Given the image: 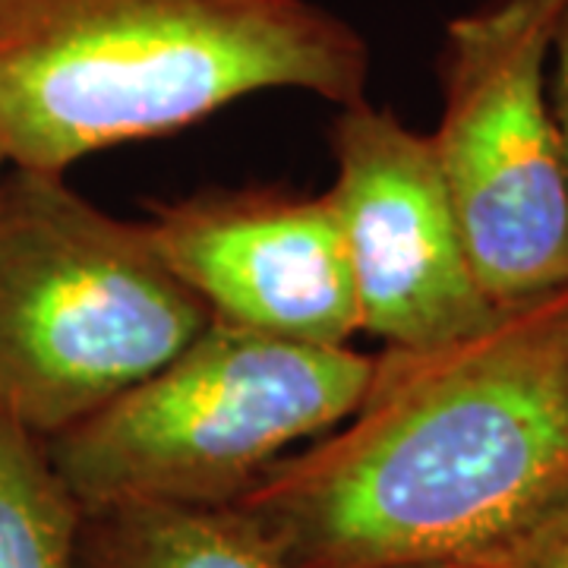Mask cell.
Segmentation results:
<instances>
[{
  "label": "cell",
  "instance_id": "6da1fadb",
  "mask_svg": "<svg viewBox=\"0 0 568 568\" xmlns=\"http://www.w3.org/2000/svg\"><path fill=\"white\" fill-rule=\"evenodd\" d=\"M568 503V291L433 351L383 347L361 405L231 506L287 568L467 562Z\"/></svg>",
  "mask_w": 568,
  "mask_h": 568
},
{
  "label": "cell",
  "instance_id": "5b68a950",
  "mask_svg": "<svg viewBox=\"0 0 568 568\" xmlns=\"http://www.w3.org/2000/svg\"><path fill=\"white\" fill-rule=\"evenodd\" d=\"M562 0H484L448 20L429 133L474 275L496 310L568 291V159L549 92Z\"/></svg>",
  "mask_w": 568,
  "mask_h": 568
},
{
  "label": "cell",
  "instance_id": "277c9868",
  "mask_svg": "<svg viewBox=\"0 0 568 568\" xmlns=\"http://www.w3.org/2000/svg\"><path fill=\"white\" fill-rule=\"evenodd\" d=\"M376 354L212 323L140 386L44 439L82 511L231 506L291 446L345 424Z\"/></svg>",
  "mask_w": 568,
  "mask_h": 568
},
{
  "label": "cell",
  "instance_id": "8992f818",
  "mask_svg": "<svg viewBox=\"0 0 568 568\" xmlns=\"http://www.w3.org/2000/svg\"><path fill=\"white\" fill-rule=\"evenodd\" d=\"M338 215L361 332L433 351L484 332L499 310L474 275L433 142L357 102L332 126Z\"/></svg>",
  "mask_w": 568,
  "mask_h": 568
},
{
  "label": "cell",
  "instance_id": "ba28073f",
  "mask_svg": "<svg viewBox=\"0 0 568 568\" xmlns=\"http://www.w3.org/2000/svg\"><path fill=\"white\" fill-rule=\"evenodd\" d=\"M80 568H287L234 506L118 503L85 511Z\"/></svg>",
  "mask_w": 568,
  "mask_h": 568
},
{
  "label": "cell",
  "instance_id": "8fae6325",
  "mask_svg": "<svg viewBox=\"0 0 568 568\" xmlns=\"http://www.w3.org/2000/svg\"><path fill=\"white\" fill-rule=\"evenodd\" d=\"M549 92H552V108H556V121H559V130H562L568 159V0H562L559 20H556V36H552Z\"/></svg>",
  "mask_w": 568,
  "mask_h": 568
},
{
  "label": "cell",
  "instance_id": "7a4b0ae2",
  "mask_svg": "<svg viewBox=\"0 0 568 568\" xmlns=\"http://www.w3.org/2000/svg\"><path fill=\"white\" fill-rule=\"evenodd\" d=\"M366 39L316 0H0V149L67 174L256 92L366 102Z\"/></svg>",
  "mask_w": 568,
  "mask_h": 568
},
{
  "label": "cell",
  "instance_id": "30bf717a",
  "mask_svg": "<svg viewBox=\"0 0 568 568\" xmlns=\"http://www.w3.org/2000/svg\"><path fill=\"white\" fill-rule=\"evenodd\" d=\"M467 562L487 568H568V503L549 511L521 537L508 540L506 547Z\"/></svg>",
  "mask_w": 568,
  "mask_h": 568
},
{
  "label": "cell",
  "instance_id": "7c38bea8",
  "mask_svg": "<svg viewBox=\"0 0 568 568\" xmlns=\"http://www.w3.org/2000/svg\"><path fill=\"white\" fill-rule=\"evenodd\" d=\"M414 568H487L480 562H436V566H414Z\"/></svg>",
  "mask_w": 568,
  "mask_h": 568
},
{
  "label": "cell",
  "instance_id": "9c48e42d",
  "mask_svg": "<svg viewBox=\"0 0 568 568\" xmlns=\"http://www.w3.org/2000/svg\"><path fill=\"white\" fill-rule=\"evenodd\" d=\"M82 518L48 443L0 414V568H80Z\"/></svg>",
  "mask_w": 568,
  "mask_h": 568
},
{
  "label": "cell",
  "instance_id": "3957f363",
  "mask_svg": "<svg viewBox=\"0 0 568 568\" xmlns=\"http://www.w3.org/2000/svg\"><path fill=\"white\" fill-rule=\"evenodd\" d=\"M209 323L149 224L108 215L63 174H3L0 414L51 439L171 364Z\"/></svg>",
  "mask_w": 568,
  "mask_h": 568
},
{
  "label": "cell",
  "instance_id": "4fadbf2b",
  "mask_svg": "<svg viewBox=\"0 0 568 568\" xmlns=\"http://www.w3.org/2000/svg\"><path fill=\"white\" fill-rule=\"evenodd\" d=\"M10 168H13V164H10V159H7V152L0 149V183H3V174H7Z\"/></svg>",
  "mask_w": 568,
  "mask_h": 568
},
{
  "label": "cell",
  "instance_id": "52a82bcc",
  "mask_svg": "<svg viewBox=\"0 0 568 568\" xmlns=\"http://www.w3.org/2000/svg\"><path fill=\"white\" fill-rule=\"evenodd\" d=\"M149 234L215 320L306 345H351L361 313L328 190H219L159 205Z\"/></svg>",
  "mask_w": 568,
  "mask_h": 568
}]
</instances>
